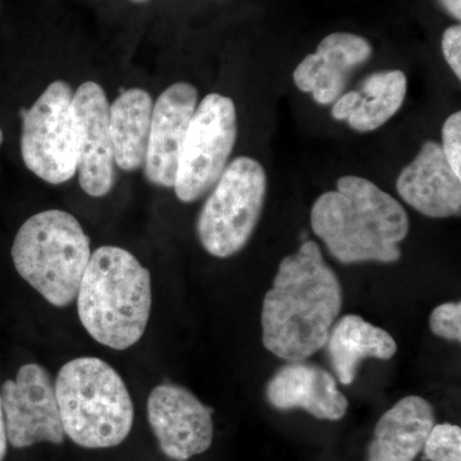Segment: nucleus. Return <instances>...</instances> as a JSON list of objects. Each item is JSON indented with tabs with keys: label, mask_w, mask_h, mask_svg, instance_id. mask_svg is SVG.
Wrapping results in <instances>:
<instances>
[{
	"label": "nucleus",
	"mask_w": 461,
	"mask_h": 461,
	"mask_svg": "<svg viewBox=\"0 0 461 461\" xmlns=\"http://www.w3.org/2000/svg\"><path fill=\"white\" fill-rule=\"evenodd\" d=\"M341 308L338 276L309 240L282 260L264 297L263 344L288 362L308 359L326 346Z\"/></svg>",
	"instance_id": "f257e3e1"
},
{
	"label": "nucleus",
	"mask_w": 461,
	"mask_h": 461,
	"mask_svg": "<svg viewBox=\"0 0 461 461\" xmlns=\"http://www.w3.org/2000/svg\"><path fill=\"white\" fill-rule=\"evenodd\" d=\"M312 230L339 262L393 263L409 233L403 206L377 185L344 176L338 190L321 194L311 213Z\"/></svg>",
	"instance_id": "f03ea898"
},
{
	"label": "nucleus",
	"mask_w": 461,
	"mask_h": 461,
	"mask_svg": "<svg viewBox=\"0 0 461 461\" xmlns=\"http://www.w3.org/2000/svg\"><path fill=\"white\" fill-rule=\"evenodd\" d=\"M76 300L78 317L91 338L114 350H126L147 330L150 273L130 251L100 247L91 254Z\"/></svg>",
	"instance_id": "7ed1b4c3"
},
{
	"label": "nucleus",
	"mask_w": 461,
	"mask_h": 461,
	"mask_svg": "<svg viewBox=\"0 0 461 461\" xmlns=\"http://www.w3.org/2000/svg\"><path fill=\"white\" fill-rule=\"evenodd\" d=\"M56 396L65 435L85 448L122 444L133 424V403L122 377L99 357H77L58 373Z\"/></svg>",
	"instance_id": "20e7f679"
},
{
	"label": "nucleus",
	"mask_w": 461,
	"mask_h": 461,
	"mask_svg": "<svg viewBox=\"0 0 461 461\" xmlns=\"http://www.w3.org/2000/svg\"><path fill=\"white\" fill-rule=\"evenodd\" d=\"M90 257L83 226L75 215L59 209L30 217L12 247L18 275L57 308L75 302Z\"/></svg>",
	"instance_id": "39448f33"
},
{
	"label": "nucleus",
	"mask_w": 461,
	"mask_h": 461,
	"mask_svg": "<svg viewBox=\"0 0 461 461\" xmlns=\"http://www.w3.org/2000/svg\"><path fill=\"white\" fill-rule=\"evenodd\" d=\"M267 194L263 166L250 157L227 165L200 211V244L215 258H230L247 247L253 236Z\"/></svg>",
	"instance_id": "423d86ee"
},
{
	"label": "nucleus",
	"mask_w": 461,
	"mask_h": 461,
	"mask_svg": "<svg viewBox=\"0 0 461 461\" xmlns=\"http://www.w3.org/2000/svg\"><path fill=\"white\" fill-rule=\"evenodd\" d=\"M74 94L66 81H54L32 108L21 111L23 163L48 184H66L77 173Z\"/></svg>",
	"instance_id": "0eeeda50"
},
{
	"label": "nucleus",
	"mask_w": 461,
	"mask_h": 461,
	"mask_svg": "<svg viewBox=\"0 0 461 461\" xmlns=\"http://www.w3.org/2000/svg\"><path fill=\"white\" fill-rule=\"evenodd\" d=\"M238 138L235 103L208 94L191 118L176 172V196L184 203L203 198L220 180Z\"/></svg>",
	"instance_id": "6e6552de"
},
{
	"label": "nucleus",
	"mask_w": 461,
	"mask_h": 461,
	"mask_svg": "<svg viewBox=\"0 0 461 461\" xmlns=\"http://www.w3.org/2000/svg\"><path fill=\"white\" fill-rule=\"evenodd\" d=\"M9 444L26 448L39 442L60 445L65 439L53 379L44 366L26 364L0 393Z\"/></svg>",
	"instance_id": "1a4fd4ad"
},
{
	"label": "nucleus",
	"mask_w": 461,
	"mask_h": 461,
	"mask_svg": "<svg viewBox=\"0 0 461 461\" xmlns=\"http://www.w3.org/2000/svg\"><path fill=\"white\" fill-rule=\"evenodd\" d=\"M212 415L211 408L180 384H159L149 395V424L160 450L172 460L186 461L211 447Z\"/></svg>",
	"instance_id": "9d476101"
},
{
	"label": "nucleus",
	"mask_w": 461,
	"mask_h": 461,
	"mask_svg": "<svg viewBox=\"0 0 461 461\" xmlns=\"http://www.w3.org/2000/svg\"><path fill=\"white\" fill-rule=\"evenodd\" d=\"M109 107L107 94L94 81L81 84L75 91L78 182L81 189L93 198L108 195L114 185Z\"/></svg>",
	"instance_id": "9b49d317"
},
{
	"label": "nucleus",
	"mask_w": 461,
	"mask_h": 461,
	"mask_svg": "<svg viewBox=\"0 0 461 461\" xmlns=\"http://www.w3.org/2000/svg\"><path fill=\"white\" fill-rule=\"evenodd\" d=\"M198 104V89L189 83L171 85L154 103L144 163L150 184L173 187L182 145Z\"/></svg>",
	"instance_id": "f8f14e48"
},
{
	"label": "nucleus",
	"mask_w": 461,
	"mask_h": 461,
	"mask_svg": "<svg viewBox=\"0 0 461 461\" xmlns=\"http://www.w3.org/2000/svg\"><path fill=\"white\" fill-rule=\"evenodd\" d=\"M371 42L350 32H333L318 45L294 71L297 89L313 95L318 104L327 105L341 96L355 68L372 57Z\"/></svg>",
	"instance_id": "ddd939ff"
},
{
	"label": "nucleus",
	"mask_w": 461,
	"mask_h": 461,
	"mask_svg": "<svg viewBox=\"0 0 461 461\" xmlns=\"http://www.w3.org/2000/svg\"><path fill=\"white\" fill-rule=\"evenodd\" d=\"M396 189L402 200L426 217L460 215L461 177L448 165L438 142L421 145L415 159L400 173Z\"/></svg>",
	"instance_id": "4468645a"
},
{
	"label": "nucleus",
	"mask_w": 461,
	"mask_h": 461,
	"mask_svg": "<svg viewBox=\"0 0 461 461\" xmlns=\"http://www.w3.org/2000/svg\"><path fill=\"white\" fill-rule=\"evenodd\" d=\"M267 399L278 411L303 409L317 420H339L348 402L336 378L326 369L304 360L290 362L267 384Z\"/></svg>",
	"instance_id": "2eb2a0df"
},
{
	"label": "nucleus",
	"mask_w": 461,
	"mask_h": 461,
	"mask_svg": "<svg viewBox=\"0 0 461 461\" xmlns=\"http://www.w3.org/2000/svg\"><path fill=\"white\" fill-rule=\"evenodd\" d=\"M435 424L430 402L420 396L403 397L378 420L368 461H414Z\"/></svg>",
	"instance_id": "dca6fc26"
},
{
	"label": "nucleus",
	"mask_w": 461,
	"mask_h": 461,
	"mask_svg": "<svg viewBox=\"0 0 461 461\" xmlns=\"http://www.w3.org/2000/svg\"><path fill=\"white\" fill-rule=\"evenodd\" d=\"M326 346L333 371L345 386L353 384L363 360H390L397 353L395 339L387 330L354 314L335 321Z\"/></svg>",
	"instance_id": "f3484780"
},
{
	"label": "nucleus",
	"mask_w": 461,
	"mask_h": 461,
	"mask_svg": "<svg viewBox=\"0 0 461 461\" xmlns=\"http://www.w3.org/2000/svg\"><path fill=\"white\" fill-rule=\"evenodd\" d=\"M154 102L147 90H123L109 107L114 163L127 172L144 167Z\"/></svg>",
	"instance_id": "a211bd4d"
},
{
	"label": "nucleus",
	"mask_w": 461,
	"mask_h": 461,
	"mask_svg": "<svg viewBox=\"0 0 461 461\" xmlns=\"http://www.w3.org/2000/svg\"><path fill=\"white\" fill-rule=\"evenodd\" d=\"M408 81L400 69L369 75L362 84L360 102L346 120L357 132H371L384 126L399 112L405 100Z\"/></svg>",
	"instance_id": "6ab92c4d"
},
{
	"label": "nucleus",
	"mask_w": 461,
	"mask_h": 461,
	"mask_svg": "<svg viewBox=\"0 0 461 461\" xmlns=\"http://www.w3.org/2000/svg\"><path fill=\"white\" fill-rule=\"evenodd\" d=\"M429 461H461V429L451 423L435 424L423 447Z\"/></svg>",
	"instance_id": "aec40b11"
},
{
	"label": "nucleus",
	"mask_w": 461,
	"mask_h": 461,
	"mask_svg": "<svg viewBox=\"0 0 461 461\" xmlns=\"http://www.w3.org/2000/svg\"><path fill=\"white\" fill-rule=\"evenodd\" d=\"M430 330L438 338L448 341H461V304L446 303L437 306L430 314Z\"/></svg>",
	"instance_id": "412c9836"
},
{
	"label": "nucleus",
	"mask_w": 461,
	"mask_h": 461,
	"mask_svg": "<svg viewBox=\"0 0 461 461\" xmlns=\"http://www.w3.org/2000/svg\"><path fill=\"white\" fill-rule=\"evenodd\" d=\"M442 151L448 165L461 177V113L455 112L442 127Z\"/></svg>",
	"instance_id": "4be33fe9"
},
{
	"label": "nucleus",
	"mask_w": 461,
	"mask_h": 461,
	"mask_svg": "<svg viewBox=\"0 0 461 461\" xmlns=\"http://www.w3.org/2000/svg\"><path fill=\"white\" fill-rule=\"evenodd\" d=\"M442 53L454 75L461 80V26L454 25L442 35Z\"/></svg>",
	"instance_id": "5701e85b"
},
{
	"label": "nucleus",
	"mask_w": 461,
	"mask_h": 461,
	"mask_svg": "<svg viewBox=\"0 0 461 461\" xmlns=\"http://www.w3.org/2000/svg\"><path fill=\"white\" fill-rule=\"evenodd\" d=\"M360 102L359 91H348L344 95L339 96L332 108V117L336 121H346L350 114L357 109Z\"/></svg>",
	"instance_id": "b1692460"
},
{
	"label": "nucleus",
	"mask_w": 461,
	"mask_h": 461,
	"mask_svg": "<svg viewBox=\"0 0 461 461\" xmlns=\"http://www.w3.org/2000/svg\"><path fill=\"white\" fill-rule=\"evenodd\" d=\"M7 445V430H5V415H3L2 402H0V461L5 460Z\"/></svg>",
	"instance_id": "393cba45"
},
{
	"label": "nucleus",
	"mask_w": 461,
	"mask_h": 461,
	"mask_svg": "<svg viewBox=\"0 0 461 461\" xmlns=\"http://www.w3.org/2000/svg\"><path fill=\"white\" fill-rule=\"evenodd\" d=\"M442 7L448 12L454 18L460 20L461 18V0H438Z\"/></svg>",
	"instance_id": "a878e982"
},
{
	"label": "nucleus",
	"mask_w": 461,
	"mask_h": 461,
	"mask_svg": "<svg viewBox=\"0 0 461 461\" xmlns=\"http://www.w3.org/2000/svg\"><path fill=\"white\" fill-rule=\"evenodd\" d=\"M2 144H3V132H2V129H0V147H2Z\"/></svg>",
	"instance_id": "bb28decb"
},
{
	"label": "nucleus",
	"mask_w": 461,
	"mask_h": 461,
	"mask_svg": "<svg viewBox=\"0 0 461 461\" xmlns=\"http://www.w3.org/2000/svg\"><path fill=\"white\" fill-rule=\"evenodd\" d=\"M132 2L142 3V2H145V0H132Z\"/></svg>",
	"instance_id": "cd10ccee"
}]
</instances>
